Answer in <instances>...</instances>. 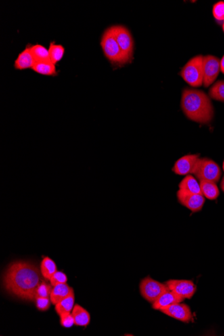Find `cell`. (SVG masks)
<instances>
[{"label":"cell","mask_w":224,"mask_h":336,"mask_svg":"<svg viewBox=\"0 0 224 336\" xmlns=\"http://www.w3.org/2000/svg\"><path fill=\"white\" fill-rule=\"evenodd\" d=\"M223 170H224V163H223Z\"/></svg>","instance_id":"cell-33"},{"label":"cell","mask_w":224,"mask_h":336,"mask_svg":"<svg viewBox=\"0 0 224 336\" xmlns=\"http://www.w3.org/2000/svg\"><path fill=\"white\" fill-rule=\"evenodd\" d=\"M221 188H222V191H223L224 192V176L223 179H222V180Z\"/></svg>","instance_id":"cell-31"},{"label":"cell","mask_w":224,"mask_h":336,"mask_svg":"<svg viewBox=\"0 0 224 336\" xmlns=\"http://www.w3.org/2000/svg\"><path fill=\"white\" fill-rule=\"evenodd\" d=\"M170 318L188 324L193 320V314L190 307L184 303H178L170 305L164 310L160 311Z\"/></svg>","instance_id":"cell-11"},{"label":"cell","mask_w":224,"mask_h":336,"mask_svg":"<svg viewBox=\"0 0 224 336\" xmlns=\"http://www.w3.org/2000/svg\"><path fill=\"white\" fill-rule=\"evenodd\" d=\"M61 325L65 328H72L75 324V320L72 314L61 315L60 316Z\"/></svg>","instance_id":"cell-29"},{"label":"cell","mask_w":224,"mask_h":336,"mask_svg":"<svg viewBox=\"0 0 224 336\" xmlns=\"http://www.w3.org/2000/svg\"><path fill=\"white\" fill-rule=\"evenodd\" d=\"M184 299L183 297L169 290L162 294L159 298L152 303V308L155 310L162 311L170 305L183 302Z\"/></svg>","instance_id":"cell-13"},{"label":"cell","mask_w":224,"mask_h":336,"mask_svg":"<svg viewBox=\"0 0 224 336\" xmlns=\"http://www.w3.org/2000/svg\"><path fill=\"white\" fill-rule=\"evenodd\" d=\"M209 95L214 99L224 101V81H218L210 88Z\"/></svg>","instance_id":"cell-24"},{"label":"cell","mask_w":224,"mask_h":336,"mask_svg":"<svg viewBox=\"0 0 224 336\" xmlns=\"http://www.w3.org/2000/svg\"><path fill=\"white\" fill-rule=\"evenodd\" d=\"M114 36L122 51L131 61L134 59L135 43L130 30L122 25L113 26Z\"/></svg>","instance_id":"cell-7"},{"label":"cell","mask_w":224,"mask_h":336,"mask_svg":"<svg viewBox=\"0 0 224 336\" xmlns=\"http://www.w3.org/2000/svg\"><path fill=\"white\" fill-rule=\"evenodd\" d=\"M35 265L27 261L11 263L3 276L5 289L19 298L34 301L36 289L43 279Z\"/></svg>","instance_id":"cell-1"},{"label":"cell","mask_w":224,"mask_h":336,"mask_svg":"<svg viewBox=\"0 0 224 336\" xmlns=\"http://www.w3.org/2000/svg\"><path fill=\"white\" fill-rule=\"evenodd\" d=\"M179 202L192 212H198L204 207L205 197L202 194H192L179 190L177 193Z\"/></svg>","instance_id":"cell-9"},{"label":"cell","mask_w":224,"mask_h":336,"mask_svg":"<svg viewBox=\"0 0 224 336\" xmlns=\"http://www.w3.org/2000/svg\"><path fill=\"white\" fill-rule=\"evenodd\" d=\"M57 270V264L55 261L49 258L45 257L41 263V272L46 280H50Z\"/></svg>","instance_id":"cell-21"},{"label":"cell","mask_w":224,"mask_h":336,"mask_svg":"<svg viewBox=\"0 0 224 336\" xmlns=\"http://www.w3.org/2000/svg\"><path fill=\"white\" fill-rule=\"evenodd\" d=\"M75 293L74 291L70 294L68 297H65L60 302L55 305V310L59 316L61 315L72 314L75 306Z\"/></svg>","instance_id":"cell-19"},{"label":"cell","mask_w":224,"mask_h":336,"mask_svg":"<svg viewBox=\"0 0 224 336\" xmlns=\"http://www.w3.org/2000/svg\"><path fill=\"white\" fill-rule=\"evenodd\" d=\"M32 69L36 74L42 76L51 77L58 76L56 65L53 64L51 61L36 62Z\"/></svg>","instance_id":"cell-17"},{"label":"cell","mask_w":224,"mask_h":336,"mask_svg":"<svg viewBox=\"0 0 224 336\" xmlns=\"http://www.w3.org/2000/svg\"><path fill=\"white\" fill-rule=\"evenodd\" d=\"M65 49L61 45H57L55 42H51L49 45V53L50 60L53 64L56 65L62 60L65 55Z\"/></svg>","instance_id":"cell-22"},{"label":"cell","mask_w":224,"mask_h":336,"mask_svg":"<svg viewBox=\"0 0 224 336\" xmlns=\"http://www.w3.org/2000/svg\"><path fill=\"white\" fill-rule=\"evenodd\" d=\"M203 72H204V82L205 87H210L215 82L216 79L221 72L220 60L213 55H207L203 60Z\"/></svg>","instance_id":"cell-8"},{"label":"cell","mask_w":224,"mask_h":336,"mask_svg":"<svg viewBox=\"0 0 224 336\" xmlns=\"http://www.w3.org/2000/svg\"><path fill=\"white\" fill-rule=\"evenodd\" d=\"M34 301L36 308L41 312H45L49 310L52 303L51 299L46 297H36Z\"/></svg>","instance_id":"cell-27"},{"label":"cell","mask_w":224,"mask_h":336,"mask_svg":"<svg viewBox=\"0 0 224 336\" xmlns=\"http://www.w3.org/2000/svg\"><path fill=\"white\" fill-rule=\"evenodd\" d=\"M220 69H221V72L224 74V55L220 60Z\"/></svg>","instance_id":"cell-30"},{"label":"cell","mask_w":224,"mask_h":336,"mask_svg":"<svg viewBox=\"0 0 224 336\" xmlns=\"http://www.w3.org/2000/svg\"><path fill=\"white\" fill-rule=\"evenodd\" d=\"M202 195L210 200H215L220 195V191L216 183L212 181H200Z\"/></svg>","instance_id":"cell-20"},{"label":"cell","mask_w":224,"mask_h":336,"mask_svg":"<svg viewBox=\"0 0 224 336\" xmlns=\"http://www.w3.org/2000/svg\"><path fill=\"white\" fill-rule=\"evenodd\" d=\"M33 55L30 49V45L26 46L24 51L21 52L18 57L14 61V68L16 70H25V69H32L35 64Z\"/></svg>","instance_id":"cell-14"},{"label":"cell","mask_w":224,"mask_h":336,"mask_svg":"<svg viewBox=\"0 0 224 336\" xmlns=\"http://www.w3.org/2000/svg\"><path fill=\"white\" fill-rule=\"evenodd\" d=\"M213 15L217 20L224 21V1H220L214 4Z\"/></svg>","instance_id":"cell-28"},{"label":"cell","mask_w":224,"mask_h":336,"mask_svg":"<svg viewBox=\"0 0 224 336\" xmlns=\"http://www.w3.org/2000/svg\"><path fill=\"white\" fill-rule=\"evenodd\" d=\"M53 288L51 284H48L44 281H42L36 289L35 299L36 297L50 298Z\"/></svg>","instance_id":"cell-25"},{"label":"cell","mask_w":224,"mask_h":336,"mask_svg":"<svg viewBox=\"0 0 224 336\" xmlns=\"http://www.w3.org/2000/svg\"><path fill=\"white\" fill-rule=\"evenodd\" d=\"M202 55H197L187 63L181 69V78L193 87H200L204 82Z\"/></svg>","instance_id":"cell-4"},{"label":"cell","mask_w":224,"mask_h":336,"mask_svg":"<svg viewBox=\"0 0 224 336\" xmlns=\"http://www.w3.org/2000/svg\"><path fill=\"white\" fill-rule=\"evenodd\" d=\"M72 314L74 318L75 325L85 328L89 325L91 316L89 313L81 305L78 304L75 305Z\"/></svg>","instance_id":"cell-16"},{"label":"cell","mask_w":224,"mask_h":336,"mask_svg":"<svg viewBox=\"0 0 224 336\" xmlns=\"http://www.w3.org/2000/svg\"><path fill=\"white\" fill-rule=\"evenodd\" d=\"M193 174L200 181L206 180L217 183L221 176L222 171L217 163L211 159L204 158L199 159Z\"/></svg>","instance_id":"cell-5"},{"label":"cell","mask_w":224,"mask_h":336,"mask_svg":"<svg viewBox=\"0 0 224 336\" xmlns=\"http://www.w3.org/2000/svg\"><path fill=\"white\" fill-rule=\"evenodd\" d=\"M181 106L185 116L194 122L208 124L214 118V107L210 97L201 90L184 89Z\"/></svg>","instance_id":"cell-2"},{"label":"cell","mask_w":224,"mask_h":336,"mask_svg":"<svg viewBox=\"0 0 224 336\" xmlns=\"http://www.w3.org/2000/svg\"><path fill=\"white\" fill-rule=\"evenodd\" d=\"M169 291L165 283L155 281L150 276L144 278L140 284V291L143 298L152 303L159 298L162 294Z\"/></svg>","instance_id":"cell-6"},{"label":"cell","mask_w":224,"mask_h":336,"mask_svg":"<svg viewBox=\"0 0 224 336\" xmlns=\"http://www.w3.org/2000/svg\"><path fill=\"white\" fill-rule=\"evenodd\" d=\"M50 283L53 287H55L59 284L67 283L68 276L63 272L57 271L52 277L50 278Z\"/></svg>","instance_id":"cell-26"},{"label":"cell","mask_w":224,"mask_h":336,"mask_svg":"<svg viewBox=\"0 0 224 336\" xmlns=\"http://www.w3.org/2000/svg\"><path fill=\"white\" fill-rule=\"evenodd\" d=\"M170 291L174 292L184 299L192 298L197 291L196 285L189 280H168L165 283Z\"/></svg>","instance_id":"cell-10"},{"label":"cell","mask_w":224,"mask_h":336,"mask_svg":"<svg viewBox=\"0 0 224 336\" xmlns=\"http://www.w3.org/2000/svg\"><path fill=\"white\" fill-rule=\"evenodd\" d=\"M199 155H185L176 161L173 171L179 175H188L193 174L197 163L200 159Z\"/></svg>","instance_id":"cell-12"},{"label":"cell","mask_w":224,"mask_h":336,"mask_svg":"<svg viewBox=\"0 0 224 336\" xmlns=\"http://www.w3.org/2000/svg\"><path fill=\"white\" fill-rule=\"evenodd\" d=\"M180 190L192 194H202L200 184L192 175H187L179 183Z\"/></svg>","instance_id":"cell-18"},{"label":"cell","mask_w":224,"mask_h":336,"mask_svg":"<svg viewBox=\"0 0 224 336\" xmlns=\"http://www.w3.org/2000/svg\"><path fill=\"white\" fill-rule=\"evenodd\" d=\"M30 49L36 62L51 61L50 60L49 49H46L44 46L39 45V44L34 45H30Z\"/></svg>","instance_id":"cell-23"},{"label":"cell","mask_w":224,"mask_h":336,"mask_svg":"<svg viewBox=\"0 0 224 336\" xmlns=\"http://www.w3.org/2000/svg\"><path fill=\"white\" fill-rule=\"evenodd\" d=\"M101 47L105 57L114 66H123L132 62L118 45L114 36L113 26L107 28L103 32L101 39Z\"/></svg>","instance_id":"cell-3"},{"label":"cell","mask_w":224,"mask_h":336,"mask_svg":"<svg viewBox=\"0 0 224 336\" xmlns=\"http://www.w3.org/2000/svg\"><path fill=\"white\" fill-rule=\"evenodd\" d=\"M222 28H223V31L224 32V21L223 26H222Z\"/></svg>","instance_id":"cell-32"},{"label":"cell","mask_w":224,"mask_h":336,"mask_svg":"<svg viewBox=\"0 0 224 336\" xmlns=\"http://www.w3.org/2000/svg\"><path fill=\"white\" fill-rule=\"evenodd\" d=\"M73 291H74V289L70 287L68 284H59L53 287L50 299L53 305H57L65 297H68Z\"/></svg>","instance_id":"cell-15"}]
</instances>
